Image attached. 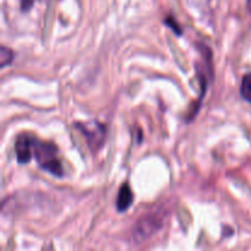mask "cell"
Returning a JSON list of instances; mask_svg holds the SVG:
<instances>
[{"mask_svg":"<svg viewBox=\"0 0 251 251\" xmlns=\"http://www.w3.org/2000/svg\"><path fill=\"white\" fill-rule=\"evenodd\" d=\"M132 201H134V194L131 188L127 183H124L119 189L117 198V208L119 212H125L130 208Z\"/></svg>","mask_w":251,"mask_h":251,"instance_id":"obj_5","label":"cell"},{"mask_svg":"<svg viewBox=\"0 0 251 251\" xmlns=\"http://www.w3.org/2000/svg\"><path fill=\"white\" fill-rule=\"evenodd\" d=\"M15 151H16L17 162L20 164L28 163L33 154V137L28 135L20 136L15 145Z\"/></svg>","mask_w":251,"mask_h":251,"instance_id":"obj_4","label":"cell"},{"mask_svg":"<svg viewBox=\"0 0 251 251\" xmlns=\"http://www.w3.org/2000/svg\"><path fill=\"white\" fill-rule=\"evenodd\" d=\"M12 60H14V53H12V50L7 49L6 47H1V50H0V65H1V68H5L6 65H9Z\"/></svg>","mask_w":251,"mask_h":251,"instance_id":"obj_7","label":"cell"},{"mask_svg":"<svg viewBox=\"0 0 251 251\" xmlns=\"http://www.w3.org/2000/svg\"><path fill=\"white\" fill-rule=\"evenodd\" d=\"M162 225H163V220L159 215H156V213L146 215L136 223V227L134 229L135 240L136 242L145 240L154 232H157L162 227Z\"/></svg>","mask_w":251,"mask_h":251,"instance_id":"obj_2","label":"cell"},{"mask_svg":"<svg viewBox=\"0 0 251 251\" xmlns=\"http://www.w3.org/2000/svg\"><path fill=\"white\" fill-rule=\"evenodd\" d=\"M247 5H248V9L251 12V0H247Z\"/></svg>","mask_w":251,"mask_h":251,"instance_id":"obj_9","label":"cell"},{"mask_svg":"<svg viewBox=\"0 0 251 251\" xmlns=\"http://www.w3.org/2000/svg\"><path fill=\"white\" fill-rule=\"evenodd\" d=\"M166 25H168V26H172V28H173L176 32H178L179 34L181 33V29L179 28V25L176 24V22H174L172 19H167L166 20Z\"/></svg>","mask_w":251,"mask_h":251,"instance_id":"obj_8","label":"cell"},{"mask_svg":"<svg viewBox=\"0 0 251 251\" xmlns=\"http://www.w3.org/2000/svg\"><path fill=\"white\" fill-rule=\"evenodd\" d=\"M240 95L247 102L251 103V73L247 74L242 80L240 86Z\"/></svg>","mask_w":251,"mask_h":251,"instance_id":"obj_6","label":"cell"},{"mask_svg":"<svg viewBox=\"0 0 251 251\" xmlns=\"http://www.w3.org/2000/svg\"><path fill=\"white\" fill-rule=\"evenodd\" d=\"M76 127L81 130L87 139L88 145L93 149H100L105 139V127L100 123H88V124H76Z\"/></svg>","mask_w":251,"mask_h":251,"instance_id":"obj_3","label":"cell"},{"mask_svg":"<svg viewBox=\"0 0 251 251\" xmlns=\"http://www.w3.org/2000/svg\"><path fill=\"white\" fill-rule=\"evenodd\" d=\"M56 153H58V149L53 144L43 142L33 137V156L36 157L39 167L53 176H61L64 173L63 166Z\"/></svg>","mask_w":251,"mask_h":251,"instance_id":"obj_1","label":"cell"}]
</instances>
